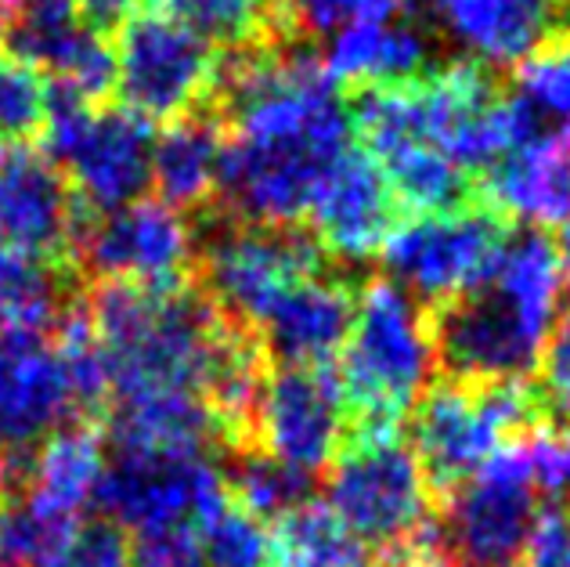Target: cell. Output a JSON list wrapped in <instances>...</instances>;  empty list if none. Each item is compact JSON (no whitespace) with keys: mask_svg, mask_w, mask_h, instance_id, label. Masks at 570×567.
Returning a JSON list of instances; mask_svg holds the SVG:
<instances>
[{"mask_svg":"<svg viewBox=\"0 0 570 567\" xmlns=\"http://www.w3.org/2000/svg\"><path fill=\"white\" fill-rule=\"evenodd\" d=\"M351 315V290L328 275H314L264 322V333L289 369H322L328 358L340 354Z\"/></svg>","mask_w":570,"mask_h":567,"instance_id":"obj_20","label":"cell"},{"mask_svg":"<svg viewBox=\"0 0 570 567\" xmlns=\"http://www.w3.org/2000/svg\"><path fill=\"white\" fill-rule=\"evenodd\" d=\"M4 19H8V4L0 0V26H4Z\"/></svg>","mask_w":570,"mask_h":567,"instance_id":"obj_47","label":"cell"},{"mask_svg":"<svg viewBox=\"0 0 570 567\" xmlns=\"http://www.w3.org/2000/svg\"><path fill=\"white\" fill-rule=\"evenodd\" d=\"M217 423L199 394H145L116 401L119 452H206Z\"/></svg>","mask_w":570,"mask_h":567,"instance_id":"obj_24","label":"cell"},{"mask_svg":"<svg viewBox=\"0 0 570 567\" xmlns=\"http://www.w3.org/2000/svg\"><path fill=\"white\" fill-rule=\"evenodd\" d=\"M328 510L362 546H412L430 517V477L394 430H365L336 459Z\"/></svg>","mask_w":570,"mask_h":567,"instance_id":"obj_6","label":"cell"},{"mask_svg":"<svg viewBox=\"0 0 570 567\" xmlns=\"http://www.w3.org/2000/svg\"><path fill=\"white\" fill-rule=\"evenodd\" d=\"M224 141L214 124L181 116L153 141V185L170 206H195L220 185Z\"/></svg>","mask_w":570,"mask_h":567,"instance_id":"obj_25","label":"cell"},{"mask_svg":"<svg viewBox=\"0 0 570 567\" xmlns=\"http://www.w3.org/2000/svg\"><path fill=\"white\" fill-rule=\"evenodd\" d=\"M72 235L77 214L55 163L22 145L0 148V267H48Z\"/></svg>","mask_w":570,"mask_h":567,"instance_id":"obj_15","label":"cell"},{"mask_svg":"<svg viewBox=\"0 0 570 567\" xmlns=\"http://www.w3.org/2000/svg\"><path fill=\"white\" fill-rule=\"evenodd\" d=\"M520 101L534 116H570V33L552 43H542L520 66Z\"/></svg>","mask_w":570,"mask_h":567,"instance_id":"obj_36","label":"cell"},{"mask_svg":"<svg viewBox=\"0 0 570 567\" xmlns=\"http://www.w3.org/2000/svg\"><path fill=\"white\" fill-rule=\"evenodd\" d=\"M195 261V232L177 206L134 199L109 211L83 235V264L105 286L170 293Z\"/></svg>","mask_w":570,"mask_h":567,"instance_id":"obj_13","label":"cell"},{"mask_svg":"<svg viewBox=\"0 0 570 567\" xmlns=\"http://www.w3.org/2000/svg\"><path fill=\"white\" fill-rule=\"evenodd\" d=\"M77 517H69L37 496L0 499V567H55L66 554Z\"/></svg>","mask_w":570,"mask_h":567,"instance_id":"obj_27","label":"cell"},{"mask_svg":"<svg viewBox=\"0 0 570 567\" xmlns=\"http://www.w3.org/2000/svg\"><path fill=\"white\" fill-rule=\"evenodd\" d=\"M560 267H563V282L570 286V228H567V235H563V243H560Z\"/></svg>","mask_w":570,"mask_h":567,"instance_id":"obj_45","label":"cell"},{"mask_svg":"<svg viewBox=\"0 0 570 567\" xmlns=\"http://www.w3.org/2000/svg\"><path fill=\"white\" fill-rule=\"evenodd\" d=\"M51 95L40 72L26 66L19 55L0 51V141H19L43 127Z\"/></svg>","mask_w":570,"mask_h":567,"instance_id":"obj_35","label":"cell"},{"mask_svg":"<svg viewBox=\"0 0 570 567\" xmlns=\"http://www.w3.org/2000/svg\"><path fill=\"white\" fill-rule=\"evenodd\" d=\"M232 491H235V506H243L257 520L264 517L282 520L296 506H304L307 477L285 470L282 462L267 456H246L232 473Z\"/></svg>","mask_w":570,"mask_h":567,"instance_id":"obj_34","label":"cell"},{"mask_svg":"<svg viewBox=\"0 0 570 567\" xmlns=\"http://www.w3.org/2000/svg\"><path fill=\"white\" fill-rule=\"evenodd\" d=\"M116 401L145 394H199L224 325L199 296L101 286L91 311Z\"/></svg>","mask_w":570,"mask_h":567,"instance_id":"obj_3","label":"cell"},{"mask_svg":"<svg viewBox=\"0 0 570 567\" xmlns=\"http://www.w3.org/2000/svg\"><path fill=\"white\" fill-rule=\"evenodd\" d=\"M11 441L0 434V499H4V488H8V481H11Z\"/></svg>","mask_w":570,"mask_h":567,"instance_id":"obj_43","label":"cell"},{"mask_svg":"<svg viewBox=\"0 0 570 567\" xmlns=\"http://www.w3.org/2000/svg\"><path fill=\"white\" fill-rule=\"evenodd\" d=\"M285 8L311 33H340L357 22H390L404 0H285Z\"/></svg>","mask_w":570,"mask_h":567,"instance_id":"obj_37","label":"cell"},{"mask_svg":"<svg viewBox=\"0 0 570 567\" xmlns=\"http://www.w3.org/2000/svg\"><path fill=\"white\" fill-rule=\"evenodd\" d=\"M203 567H272L275 546L264 520L246 514L243 506L224 502L195 528Z\"/></svg>","mask_w":570,"mask_h":567,"instance_id":"obj_30","label":"cell"},{"mask_svg":"<svg viewBox=\"0 0 570 567\" xmlns=\"http://www.w3.org/2000/svg\"><path fill=\"white\" fill-rule=\"evenodd\" d=\"M55 567H130V546L112 525H87L77 528Z\"/></svg>","mask_w":570,"mask_h":567,"instance_id":"obj_38","label":"cell"},{"mask_svg":"<svg viewBox=\"0 0 570 567\" xmlns=\"http://www.w3.org/2000/svg\"><path fill=\"white\" fill-rule=\"evenodd\" d=\"M261 387H264L261 348L238 330H224L203 383V401L209 416H214L217 430H243L253 420Z\"/></svg>","mask_w":570,"mask_h":567,"instance_id":"obj_28","label":"cell"},{"mask_svg":"<svg viewBox=\"0 0 570 567\" xmlns=\"http://www.w3.org/2000/svg\"><path fill=\"white\" fill-rule=\"evenodd\" d=\"M253 427L261 438V456L282 462L285 470L311 477L340 459L347 434V401L340 383L322 369H289L264 380Z\"/></svg>","mask_w":570,"mask_h":567,"instance_id":"obj_14","label":"cell"},{"mask_svg":"<svg viewBox=\"0 0 570 567\" xmlns=\"http://www.w3.org/2000/svg\"><path fill=\"white\" fill-rule=\"evenodd\" d=\"M567 444H570V441H567Z\"/></svg>","mask_w":570,"mask_h":567,"instance_id":"obj_48","label":"cell"},{"mask_svg":"<svg viewBox=\"0 0 570 567\" xmlns=\"http://www.w3.org/2000/svg\"><path fill=\"white\" fill-rule=\"evenodd\" d=\"M62 319V286L48 267H0V336L43 333Z\"/></svg>","mask_w":570,"mask_h":567,"instance_id":"obj_31","label":"cell"},{"mask_svg":"<svg viewBox=\"0 0 570 567\" xmlns=\"http://www.w3.org/2000/svg\"><path fill=\"white\" fill-rule=\"evenodd\" d=\"M228 91L235 138L217 188L253 225L282 228L311 211L325 174L351 153V116L311 55L249 58Z\"/></svg>","mask_w":570,"mask_h":567,"instance_id":"obj_1","label":"cell"},{"mask_svg":"<svg viewBox=\"0 0 570 567\" xmlns=\"http://www.w3.org/2000/svg\"><path fill=\"white\" fill-rule=\"evenodd\" d=\"M542 380L552 405L570 412V307L560 311L557 330L549 336V348L542 354Z\"/></svg>","mask_w":570,"mask_h":567,"instance_id":"obj_41","label":"cell"},{"mask_svg":"<svg viewBox=\"0 0 570 567\" xmlns=\"http://www.w3.org/2000/svg\"><path fill=\"white\" fill-rule=\"evenodd\" d=\"M77 398L43 333L0 336V434L14 441H43L69 423Z\"/></svg>","mask_w":570,"mask_h":567,"instance_id":"obj_18","label":"cell"},{"mask_svg":"<svg viewBox=\"0 0 570 567\" xmlns=\"http://www.w3.org/2000/svg\"><path fill=\"white\" fill-rule=\"evenodd\" d=\"M560 253L546 235L509 238L484 286L433 325L438 358L462 383H520L542 362L563 301Z\"/></svg>","mask_w":570,"mask_h":567,"instance_id":"obj_2","label":"cell"},{"mask_svg":"<svg viewBox=\"0 0 570 567\" xmlns=\"http://www.w3.org/2000/svg\"><path fill=\"white\" fill-rule=\"evenodd\" d=\"M272 567H368L365 546L336 520L328 506H296L272 535Z\"/></svg>","mask_w":570,"mask_h":567,"instance_id":"obj_29","label":"cell"},{"mask_svg":"<svg viewBox=\"0 0 570 567\" xmlns=\"http://www.w3.org/2000/svg\"><path fill=\"white\" fill-rule=\"evenodd\" d=\"M438 365V333L423 304L390 278L354 296L347 340L340 348V394L365 430H394L426 394Z\"/></svg>","mask_w":570,"mask_h":567,"instance_id":"obj_4","label":"cell"},{"mask_svg":"<svg viewBox=\"0 0 570 567\" xmlns=\"http://www.w3.org/2000/svg\"><path fill=\"white\" fill-rule=\"evenodd\" d=\"M58 325H62V330L55 336V348H58V358H62V369L69 377L72 398H77V409H95L112 394L109 365H105V351L98 343L95 325L87 315H80V311L62 315Z\"/></svg>","mask_w":570,"mask_h":567,"instance_id":"obj_33","label":"cell"},{"mask_svg":"<svg viewBox=\"0 0 570 567\" xmlns=\"http://www.w3.org/2000/svg\"><path fill=\"white\" fill-rule=\"evenodd\" d=\"M109 470L105 441L98 430L83 423H66L55 434L37 441L29 459V496L55 506L69 517H80L87 506L98 502L101 477Z\"/></svg>","mask_w":570,"mask_h":567,"instance_id":"obj_23","label":"cell"},{"mask_svg":"<svg viewBox=\"0 0 570 567\" xmlns=\"http://www.w3.org/2000/svg\"><path fill=\"white\" fill-rule=\"evenodd\" d=\"M552 141H557L560 148H563V153L570 156V116L563 119V124H560V130L557 134H552Z\"/></svg>","mask_w":570,"mask_h":567,"instance_id":"obj_46","label":"cell"},{"mask_svg":"<svg viewBox=\"0 0 570 567\" xmlns=\"http://www.w3.org/2000/svg\"><path fill=\"white\" fill-rule=\"evenodd\" d=\"M224 502L228 485L209 452H119L98 488L109 525L138 539L195 531Z\"/></svg>","mask_w":570,"mask_h":567,"instance_id":"obj_8","label":"cell"},{"mask_svg":"<svg viewBox=\"0 0 570 567\" xmlns=\"http://www.w3.org/2000/svg\"><path fill=\"white\" fill-rule=\"evenodd\" d=\"M546 488L528 441L509 444L455 488L444 535L459 567H517L542 517Z\"/></svg>","mask_w":570,"mask_h":567,"instance_id":"obj_9","label":"cell"},{"mask_svg":"<svg viewBox=\"0 0 570 567\" xmlns=\"http://www.w3.org/2000/svg\"><path fill=\"white\" fill-rule=\"evenodd\" d=\"M130 567H203L195 531H163L145 535L130 549Z\"/></svg>","mask_w":570,"mask_h":567,"instance_id":"obj_39","label":"cell"},{"mask_svg":"<svg viewBox=\"0 0 570 567\" xmlns=\"http://www.w3.org/2000/svg\"><path fill=\"white\" fill-rule=\"evenodd\" d=\"M72 4L80 8V14L87 22H116L124 19V14H130L134 8L141 4V0H72Z\"/></svg>","mask_w":570,"mask_h":567,"instance_id":"obj_42","label":"cell"},{"mask_svg":"<svg viewBox=\"0 0 570 567\" xmlns=\"http://www.w3.org/2000/svg\"><path fill=\"white\" fill-rule=\"evenodd\" d=\"M368 159L376 163L390 196H397L415 214H433L455 206L466 174L448 159L438 145L419 138H383L368 141Z\"/></svg>","mask_w":570,"mask_h":567,"instance_id":"obj_26","label":"cell"},{"mask_svg":"<svg viewBox=\"0 0 570 567\" xmlns=\"http://www.w3.org/2000/svg\"><path fill=\"white\" fill-rule=\"evenodd\" d=\"M156 8L185 22L209 48L261 37L275 11L272 0H156Z\"/></svg>","mask_w":570,"mask_h":567,"instance_id":"obj_32","label":"cell"},{"mask_svg":"<svg viewBox=\"0 0 570 567\" xmlns=\"http://www.w3.org/2000/svg\"><path fill=\"white\" fill-rule=\"evenodd\" d=\"M494 206L528 225L570 228V156L552 138H531L491 174Z\"/></svg>","mask_w":570,"mask_h":567,"instance_id":"obj_21","label":"cell"},{"mask_svg":"<svg viewBox=\"0 0 570 567\" xmlns=\"http://www.w3.org/2000/svg\"><path fill=\"white\" fill-rule=\"evenodd\" d=\"M505 246L502 225L488 211L448 206L433 214H412L390 228L383 261L390 282L415 301H462L484 286Z\"/></svg>","mask_w":570,"mask_h":567,"instance_id":"obj_10","label":"cell"},{"mask_svg":"<svg viewBox=\"0 0 570 567\" xmlns=\"http://www.w3.org/2000/svg\"><path fill=\"white\" fill-rule=\"evenodd\" d=\"M430 14L476 69L523 66L552 33L549 0H430Z\"/></svg>","mask_w":570,"mask_h":567,"instance_id":"obj_19","label":"cell"},{"mask_svg":"<svg viewBox=\"0 0 570 567\" xmlns=\"http://www.w3.org/2000/svg\"><path fill=\"white\" fill-rule=\"evenodd\" d=\"M538 420L523 383H441L419 398L412 452L430 481L462 485Z\"/></svg>","mask_w":570,"mask_h":567,"instance_id":"obj_5","label":"cell"},{"mask_svg":"<svg viewBox=\"0 0 570 567\" xmlns=\"http://www.w3.org/2000/svg\"><path fill=\"white\" fill-rule=\"evenodd\" d=\"M11 43L26 66L51 72L62 87L58 98L91 106L116 87V48L72 0H26Z\"/></svg>","mask_w":570,"mask_h":567,"instance_id":"obj_16","label":"cell"},{"mask_svg":"<svg viewBox=\"0 0 570 567\" xmlns=\"http://www.w3.org/2000/svg\"><path fill=\"white\" fill-rule=\"evenodd\" d=\"M203 272L214 301L228 315L264 330V322L304 282L322 275V267L318 250L304 235L261 225H238L209 238Z\"/></svg>","mask_w":570,"mask_h":567,"instance_id":"obj_12","label":"cell"},{"mask_svg":"<svg viewBox=\"0 0 570 567\" xmlns=\"http://www.w3.org/2000/svg\"><path fill=\"white\" fill-rule=\"evenodd\" d=\"M528 567H570V514L542 510L523 549Z\"/></svg>","mask_w":570,"mask_h":567,"instance_id":"obj_40","label":"cell"},{"mask_svg":"<svg viewBox=\"0 0 570 567\" xmlns=\"http://www.w3.org/2000/svg\"><path fill=\"white\" fill-rule=\"evenodd\" d=\"M426 66V40L404 22H357L333 33L322 69L333 84L397 87Z\"/></svg>","mask_w":570,"mask_h":567,"instance_id":"obj_22","label":"cell"},{"mask_svg":"<svg viewBox=\"0 0 570 567\" xmlns=\"http://www.w3.org/2000/svg\"><path fill=\"white\" fill-rule=\"evenodd\" d=\"M311 225L318 243L340 261H368L383 250L394 228V196L362 153H347L314 192Z\"/></svg>","mask_w":570,"mask_h":567,"instance_id":"obj_17","label":"cell"},{"mask_svg":"<svg viewBox=\"0 0 570 567\" xmlns=\"http://www.w3.org/2000/svg\"><path fill=\"white\" fill-rule=\"evenodd\" d=\"M43 127L55 170L95 211H119L153 185L156 134L148 119L130 109H95L55 98Z\"/></svg>","mask_w":570,"mask_h":567,"instance_id":"obj_7","label":"cell"},{"mask_svg":"<svg viewBox=\"0 0 570 567\" xmlns=\"http://www.w3.org/2000/svg\"><path fill=\"white\" fill-rule=\"evenodd\" d=\"M112 48L119 95L148 124L181 119L217 84L214 48L159 8L134 14Z\"/></svg>","mask_w":570,"mask_h":567,"instance_id":"obj_11","label":"cell"},{"mask_svg":"<svg viewBox=\"0 0 570 567\" xmlns=\"http://www.w3.org/2000/svg\"><path fill=\"white\" fill-rule=\"evenodd\" d=\"M412 567H459L452 557H438V554H419Z\"/></svg>","mask_w":570,"mask_h":567,"instance_id":"obj_44","label":"cell"}]
</instances>
